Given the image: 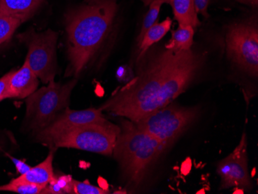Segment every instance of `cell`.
Returning a JSON list of instances; mask_svg holds the SVG:
<instances>
[{"label":"cell","mask_w":258,"mask_h":194,"mask_svg":"<svg viewBox=\"0 0 258 194\" xmlns=\"http://www.w3.org/2000/svg\"><path fill=\"white\" fill-rule=\"evenodd\" d=\"M165 145L140 130L134 121L124 119L120 125L112 156L128 182L138 186L164 152Z\"/></svg>","instance_id":"3"},{"label":"cell","mask_w":258,"mask_h":194,"mask_svg":"<svg viewBox=\"0 0 258 194\" xmlns=\"http://www.w3.org/2000/svg\"><path fill=\"white\" fill-rule=\"evenodd\" d=\"M229 59L251 77L258 75V29L253 22L230 26L226 34Z\"/></svg>","instance_id":"8"},{"label":"cell","mask_w":258,"mask_h":194,"mask_svg":"<svg viewBox=\"0 0 258 194\" xmlns=\"http://www.w3.org/2000/svg\"><path fill=\"white\" fill-rule=\"evenodd\" d=\"M200 113L198 107H182L170 103L135 123L168 149L194 124Z\"/></svg>","instance_id":"5"},{"label":"cell","mask_w":258,"mask_h":194,"mask_svg":"<svg viewBox=\"0 0 258 194\" xmlns=\"http://www.w3.org/2000/svg\"><path fill=\"white\" fill-rule=\"evenodd\" d=\"M88 4H98V3L105 2L108 0H85Z\"/></svg>","instance_id":"26"},{"label":"cell","mask_w":258,"mask_h":194,"mask_svg":"<svg viewBox=\"0 0 258 194\" xmlns=\"http://www.w3.org/2000/svg\"><path fill=\"white\" fill-rule=\"evenodd\" d=\"M103 111L100 108H91L85 110H72L66 108L52 122L36 135L37 141L48 146L57 136L75 127L91 124L107 122Z\"/></svg>","instance_id":"10"},{"label":"cell","mask_w":258,"mask_h":194,"mask_svg":"<svg viewBox=\"0 0 258 194\" xmlns=\"http://www.w3.org/2000/svg\"><path fill=\"white\" fill-rule=\"evenodd\" d=\"M194 28L191 26L179 25L172 31V38L165 48L174 52L190 50L194 43Z\"/></svg>","instance_id":"16"},{"label":"cell","mask_w":258,"mask_h":194,"mask_svg":"<svg viewBox=\"0 0 258 194\" xmlns=\"http://www.w3.org/2000/svg\"><path fill=\"white\" fill-rule=\"evenodd\" d=\"M74 193L75 194H108L110 193L108 189L91 185L88 181H73Z\"/></svg>","instance_id":"21"},{"label":"cell","mask_w":258,"mask_h":194,"mask_svg":"<svg viewBox=\"0 0 258 194\" xmlns=\"http://www.w3.org/2000/svg\"><path fill=\"white\" fill-rule=\"evenodd\" d=\"M18 39L28 47L25 62L37 78L44 84L54 81L57 71L58 33L50 29L40 33L30 29L20 34Z\"/></svg>","instance_id":"7"},{"label":"cell","mask_w":258,"mask_h":194,"mask_svg":"<svg viewBox=\"0 0 258 194\" xmlns=\"http://www.w3.org/2000/svg\"><path fill=\"white\" fill-rule=\"evenodd\" d=\"M142 1H143L145 6H149V4H150L152 1H154V0H142ZM169 1H170V0H166V2H167L168 4H169Z\"/></svg>","instance_id":"27"},{"label":"cell","mask_w":258,"mask_h":194,"mask_svg":"<svg viewBox=\"0 0 258 194\" xmlns=\"http://www.w3.org/2000/svg\"><path fill=\"white\" fill-rule=\"evenodd\" d=\"M210 0H194V7L197 14L208 17V7Z\"/></svg>","instance_id":"23"},{"label":"cell","mask_w":258,"mask_h":194,"mask_svg":"<svg viewBox=\"0 0 258 194\" xmlns=\"http://www.w3.org/2000/svg\"><path fill=\"white\" fill-rule=\"evenodd\" d=\"M11 75L12 72H10L0 78V101L8 98L9 82Z\"/></svg>","instance_id":"22"},{"label":"cell","mask_w":258,"mask_h":194,"mask_svg":"<svg viewBox=\"0 0 258 194\" xmlns=\"http://www.w3.org/2000/svg\"><path fill=\"white\" fill-rule=\"evenodd\" d=\"M172 24V20L168 17L161 23H156L146 31L139 44V59L144 56L145 53L152 45L157 43L166 36V33L170 30Z\"/></svg>","instance_id":"15"},{"label":"cell","mask_w":258,"mask_h":194,"mask_svg":"<svg viewBox=\"0 0 258 194\" xmlns=\"http://www.w3.org/2000/svg\"><path fill=\"white\" fill-rule=\"evenodd\" d=\"M202 64V56L192 49L174 52L166 48L152 57L137 77L117 90L99 108L136 122L183 93Z\"/></svg>","instance_id":"1"},{"label":"cell","mask_w":258,"mask_h":194,"mask_svg":"<svg viewBox=\"0 0 258 194\" xmlns=\"http://www.w3.org/2000/svg\"><path fill=\"white\" fill-rule=\"evenodd\" d=\"M217 173L220 178V189L249 190L252 188L248 169L247 135L243 133L238 146L227 157L219 162Z\"/></svg>","instance_id":"9"},{"label":"cell","mask_w":258,"mask_h":194,"mask_svg":"<svg viewBox=\"0 0 258 194\" xmlns=\"http://www.w3.org/2000/svg\"><path fill=\"white\" fill-rule=\"evenodd\" d=\"M43 2V0H0V13L23 23L35 14Z\"/></svg>","instance_id":"13"},{"label":"cell","mask_w":258,"mask_h":194,"mask_svg":"<svg viewBox=\"0 0 258 194\" xmlns=\"http://www.w3.org/2000/svg\"><path fill=\"white\" fill-rule=\"evenodd\" d=\"M120 126L110 121L75 127L57 136L48 145L50 149L69 148L112 156Z\"/></svg>","instance_id":"6"},{"label":"cell","mask_w":258,"mask_h":194,"mask_svg":"<svg viewBox=\"0 0 258 194\" xmlns=\"http://www.w3.org/2000/svg\"><path fill=\"white\" fill-rule=\"evenodd\" d=\"M166 0H154L149 4V9L147 14L145 16L143 25L140 33L138 37V44H139L143 36L152 26L157 23L158 17L160 12L161 7L164 4H166Z\"/></svg>","instance_id":"18"},{"label":"cell","mask_w":258,"mask_h":194,"mask_svg":"<svg viewBox=\"0 0 258 194\" xmlns=\"http://www.w3.org/2000/svg\"><path fill=\"white\" fill-rule=\"evenodd\" d=\"M44 186L28 183V182H16L10 181L6 185L0 186V191H9L20 194H41Z\"/></svg>","instance_id":"20"},{"label":"cell","mask_w":258,"mask_h":194,"mask_svg":"<svg viewBox=\"0 0 258 194\" xmlns=\"http://www.w3.org/2000/svg\"><path fill=\"white\" fill-rule=\"evenodd\" d=\"M74 179L70 175L54 176L42 189L41 194L74 193Z\"/></svg>","instance_id":"17"},{"label":"cell","mask_w":258,"mask_h":194,"mask_svg":"<svg viewBox=\"0 0 258 194\" xmlns=\"http://www.w3.org/2000/svg\"><path fill=\"white\" fill-rule=\"evenodd\" d=\"M236 1L251 7H257L258 6V0H236Z\"/></svg>","instance_id":"25"},{"label":"cell","mask_w":258,"mask_h":194,"mask_svg":"<svg viewBox=\"0 0 258 194\" xmlns=\"http://www.w3.org/2000/svg\"><path fill=\"white\" fill-rule=\"evenodd\" d=\"M10 159H11L14 164L15 165L17 172L20 175L25 174L32 168L30 165L27 164L25 162L22 161L20 159H17L16 158L11 157V156H10Z\"/></svg>","instance_id":"24"},{"label":"cell","mask_w":258,"mask_h":194,"mask_svg":"<svg viewBox=\"0 0 258 194\" xmlns=\"http://www.w3.org/2000/svg\"><path fill=\"white\" fill-rule=\"evenodd\" d=\"M54 149H51L48 156L42 163L32 167L25 174L20 175L19 177L13 179V182H28L39 186H45L54 178L53 161Z\"/></svg>","instance_id":"12"},{"label":"cell","mask_w":258,"mask_h":194,"mask_svg":"<svg viewBox=\"0 0 258 194\" xmlns=\"http://www.w3.org/2000/svg\"><path fill=\"white\" fill-rule=\"evenodd\" d=\"M173 10L174 17L177 20L179 25L199 27L201 23L198 14L196 12L194 0H170Z\"/></svg>","instance_id":"14"},{"label":"cell","mask_w":258,"mask_h":194,"mask_svg":"<svg viewBox=\"0 0 258 194\" xmlns=\"http://www.w3.org/2000/svg\"><path fill=\"white\" fill-rule=\"evenodd\" d=\"M39 80L26 62L18 71H12L9 82L8 98H27L37 91Z\"/></svg>","instance_id":"11"},{"label":"cell","mask_w":258,"mask_h":194,"mask_svg":"<svg viewBox=\"0 0 258 194\" xmlns=\"http://www.w3.org/2000/svg\"><path fill=\"white\" fill-rule=\"evenodd\" d=\"M21 24L19 19L0 13V45L10 40Z\"/></svg>","instance_id":"19"},{"label":"cell","mask_w":258,"mask_h":194,"mask_svg":"<svg viewBox=\"0 0 258 194\" xmlns=\"http://www.w3.org/2000/svg\"><path fill=\"white\" fill-rule=\"evenodd\" d=\"M118 5L116 0L87 4L65 16L69 64L66 77H77L95 57L109 35Z\"/></svg>","instance_id":"2"},{"label":"cell","mask_w":258,"mask_h":194,"mask_svg":"<svg viewBox=\"0 0 258 194\" xmlns=\"http://www.w3.org/2000/svg\"><path fill=\"white\" fill-rule=\"evenodd\" d=\"M76 79L66 83H48L26 98V121L35 133L47 126L60 112L68 108Z\"/></svg>","instance_id":"4"}]
</instances>
